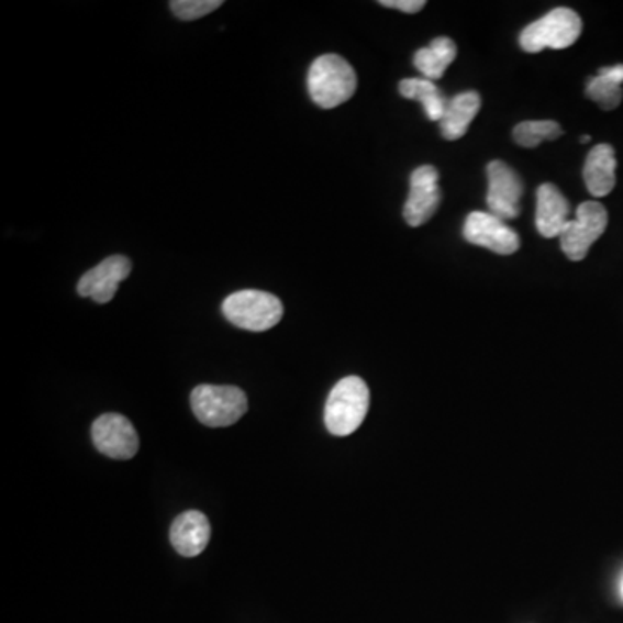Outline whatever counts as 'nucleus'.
Returning <instances> with one entry per match:
<instances>
[{
	"mask_svg": "<svg viewBox=\"0 0 623 623\" xmlns=\"http://www.w3.org/2000/svg\"><path fill=\"white\" fill-rule=\"evenodd\" d=\"M369 388L359 376H348L334 385L327 397L324 421L331 435L348 436L360 429L369 411Z\"/></svg>",
	"mask_w": 623,
	"mask_h": 623,
	"instance_id": "2",
	"label": "nucleus"
},
{
	"mask_svg": "<svg viewBox=\"0 0 623 623\" xmlns=\"http://www.w3.org/2000/svg\"><path fill=\"white\" fill-rule=\"evenodd\" d=\"M535 224L544 237H559L570 224V203L554 183H542L538 188Z\"/></svg>",
	"mask_w": 623,
	"mask_h": 623,
	"instance_id": "13",
	"label": "nucleus"
},
{
	"mask_svg": "<svg viewBox=\"0 0 623 623\" xmlns=\"http://www.w3.org/2000/svg\"><path fill=\"white\" fill-rule=\"evenodd\" d=\"M481 108V98L475 90L460 92L448 99L447 110H445L444 119L441 120V132L447 141H457L465 137L472 120L477 119L478 111Z\"/></svg>",
	"mask_w": 623,
	"mask_h": 623,
	"instance_id": "15",
	"label": "nucleus"
},
{
	"mask_svg": "<svg viewBox=\"0 0 623 623\" xmlns=\"http://www.w3.org/2000/svg\"><path fill=\"white\" fill-rule=\"evenodd\" d=\"M222 312L234 326L262 333L281 321L285 307L279 298L267 291L243 290L225 298Z\"/></svg>",
	"mask_w": 623,
	"mask_h": 623,
	"instance_id": "5",
	"label": "nucleus"
},
{
	"mask_svg": "<svg viewBox=\"0 0 623 623\" xmlns=\"http://www.w3.org/2000/svg\"><path fill=\"white\" fill-rule=\"evenodd\" d=\"M586 92L587 98L598 102L599 107L603 108L604 111L615 110V108L620 107V102L623 99L622 86L610 82L608 78L599 77V75H596L587 82Z\"/></svg>",
	"mask_w": 623,
	"mask_h": 623,
	"instance_id": "19",
	"label": "nucleus"
},
{
	"mask_svg": "<svg viewBox=\"0 0 623 623\" xmlns=\"http://www.w3.org/2000/svg\"><path fill=\"white\" fill-rule=\"evenodd\" d=\"M489 191L487 204L492 215L502 221H510L520 215V200L523 196V182L516 171L501 159H493L487 167Z\"/></svg>",
	"mask_w": 623,
	"mask_h": 623,
	"instance_id": "7",
	"label": "nucleus"
},
{
	"mask_svg": "<svg viewBox=\"0 0 623 623\" xmlns=\"http://www.w3.org/2000/svg\"><path fill=\"white\" fill-rule=\"evenodd\" d=\"M599 77H604L610 80V82L619 84L622 86L623 84V65H615V66H607V68L599 69Z\"/></svg>",
	"mask_w": 623,
	"mask_h": 623,
	"instance_id": "22",
	"label": "nucleus"
},
{
	"mask_svg": "<svg viewBox=\"0 0 623 623\" xmlns=\"http://www.w3.org/2000/svg\"><path fill=\"white\" fill-rule=\"evenodd\" d=\"M563 129L553 120H534L514 126L513 138L518 146L537 147L544 141H556L561 137Z\"/></svg>",
	"mask_w": 623,
	"mask_h": 623,
	"instance_id": "18",
	"label": "nucleus"
},
{
	"mask_svg": "<svg viewBox=\"0 0 623 623\" xmlns=\"http://www.w3.org/2000/svg\"><path fill=\"white\" fill-rule=\"evenodd\" d=\"M463 236L468 243L490 249L498 255H513L520 249L522 241L508 222L490 212L469 213L463 229Z\"/></svg>",
	"mask_w": 623,
	"mask_h": 623,
	"instance_id": "9",
	"label": "nucleus"
},
{
	"mask_svg": "<svg viewBox=\"0 0 623 623\" xmlns=\"http://www.w3.org/2000/svg\"><path fill=\"white\" fill-rule=\"evenodd\" d=\"M583 182L594 198H604L613 191L616 183V156L610 144H598L587 155Z\"/></svg>",
	"mask_w": 623,
	"mask_h": 623,
	"instance_id": "14",
	"label": "nucleus"
},
{
	"mask_svg": "<svg viewBox=\"0 0 623 623\" xmlns=\"http://www.w3.org/2000/svg\"><path fill=\"white\" fill-rule=\"evenodd\" d=\"M307 87L319 108L333 110L354 98L357 75L351 63L338 54H324L310 65Z\"/></svg>",
	"mask_w": 623,
	"mask_h": 623,
	"instance_id": "1",
	"label": "nucleus"
},
{
	"mask_svg": "<svg viewBox=\"0 0 623 623\" xmlns=\"http://www.w3.org/2000/svg\"><path fill=\"white\" fill-rule=\"evenodd\" d=\"M441 174L432 165H423L411 174V191L403 204V219L411 227H420L435 215L441 207Z\"/></svg>",
	"mask_w": 623,
	"mask_h": 623,
	"instance_id": "10",
	"label": "nucleus"
},
{
	"mask_svg": "<svg viewBox=\"0 0 623 623\" xmlns=\"http://www.w3.org/2000/svg\"><path fill=\"white\" fill-rule=\"evenodd\" d=\"M457 56L456 42L448 37H438L423 49L414 54V66L423 78H429L432 82L441 80L447 71L448 66L453 65Z\"/></svg>",
	"mask_w": 623,
	"mask_h": 623,
	"instance_id": "16",
	"label": "nucleus"
},
{
	"mask_svg": "<svg viewBox=\"0 0 623 623\" xmlns=\"http://www.w3.org/2000/svg\"><path fill=\"white\" fill-rule=\"evenodd\" d=\"M191 408L196 418L210 429L233 426L248 411L245 391L237 387L200 385L191 393Z\"/></svg>",
	"mask_w": 623,
	"mask_h": 623,
	"instance_id": "3",
	"label": "nucleus"
},
{
	"mask_svg": "<svg viewBox=\"0 0 623 623\" xmlns=\"http://www.w3.org/2000/svg\"><path fill=\"white\" fill-rule=\"evenodd\" d=\"M582 33V20L574 9L556 8L530 23L520 33V45L525 53L535 54L544 49H567L579 41Z\"/></svg>",
	"mask_w": 623,
	"mask_h": 623,
	"instance_id": "4",
	"label": "nucleus"
},
{
	"mask_svg": "<svg viewBox=\"0 0 623 623\" xmlns=\"http://www.w3.org/2000/svg\"><path fill=\"white\" fill-rule=\"evenodd\" d=\"M132 262L123 255L104 258L94 269L87 270L77 290L80 297L92 298L98 303H110L119 291L120 282L131 276Z\"/></svg>",
	"mask_w": 623,
	"mask_h": 623,
	"instance_id": "11",
	"label": "nucleus"
},
{
	"mask_svg": "<svg viewBox=\"0 0 623 623\" xmlns=\"http://www.w3.org/2000/svg\"><path fill=\"white\" fill-rule=\"evenodd\" d=\"M608 227L607 208L599 201H583L577 208V215L559 236L563 253L571 262H580Z\"/></svg>",
	"mask_w": 623,
	"mask_h": 623,
	"instance_id": "6",
	"label": "nucleus"
},
{
	"mask_svg": "<svg viewBox=\"0 0 623 623\" xmlns=\"http://www.w3.org/2000/svg\"><path fill=\"white\" fill-rule=\"evenodd\" d=\"M210 522L201 511H186L179 514L170 526L171 546L186 558H194L203 553L210 542Z\"/></svg>",
	"mask_w": 623,
	"mask_h": 623,
	"instance_id": "12",
	"label": "nucleus"
},
{
	"mask_svg": "<svg viewBox=\"0 0 623 623\" xmlns=\"http://www.w3.org/2000/svg\"><path fill=\"white\" fill-rule=\"evenodd\" d=\"M92 442L99 453L111 459H132L138 450L134 424L116 412L99 415L92 424Z\"/></svg>",
	"mask_w": 623,
	"mask_h": 623,
	"instance_id": "8",
	"label": "nucleus"
},
{
	"mask_svg": "<svg viewBox=\"0 0 623 623\" xmlns=\"http://www.w3.org/2000/svg\"><path fill=\"white\" fill-rule=\"evenodd\" d=\"M399 92L402 98L420 101L424 113L432 122H441L444 119L448 99L429 78H405L399 84Z\"/></svg>",
	"mask_w": 623,
	"mask_h": 623,
	"instance_id": "17",
	"label": "nucleus"
},
{
	"mask_svg": "<svg viewBox=\"0 0 623 623\" xmlns=\"http://www.w3.org/2000/svg\"><path fill=\"white\" fill-rule=\"evenodd\" d=\"M622 598H623V580H622Z\"/></svg>",
	"mask_w": 623,
	"mask_h": 623,
	"instance_id": "24",
	"label": "nucleus"
},
{
	"mask_svg": "<svg viewBox=\"0 0 623 623\" xmlns=\"http://www.w3.org/2000/svg\"><path fill=\"white\" fill-rule=\"evenodd\" d=\"M222 4V0H174L170 2V9L179 20L194 21L213 13Z\"/></svg>",
	"mask_w": 623,
	"mask_h": 623,
	"instance_id": "20",
	"label": "nucleus"
},
{
	"mask_svg": "<svg viewBox=\"0 0 623 623\" xmlns=\"http://www.w3.org/2000/svg\"><path fill=\"white\" fill-rule=\"evenodd\" d=\"M379 4L383 8L397 9L402 13L414 14L420 13L426 2H423V0H381Z\"/></svg>",
	"mask_w": 623,
	"mask_h": 623,
	"instance_id": "21",
	"label": "nucleus"
},
{
	"mask_svg": "<svg viewBox=\"0 0 623 623\" xmlns=\"http://www.w3.org/2000/svg\"><path fill=\"white\" fill-rule=\"evenodd\" d=\"M580 141H582V143H589V141H591V137H589V135H583V137L580 138Z\"/></svg>",
	"mask_w": 623,
	"mask_h": 623,
	"instance_id": "23",
	"label": "nucleus"
}]
</instances>
